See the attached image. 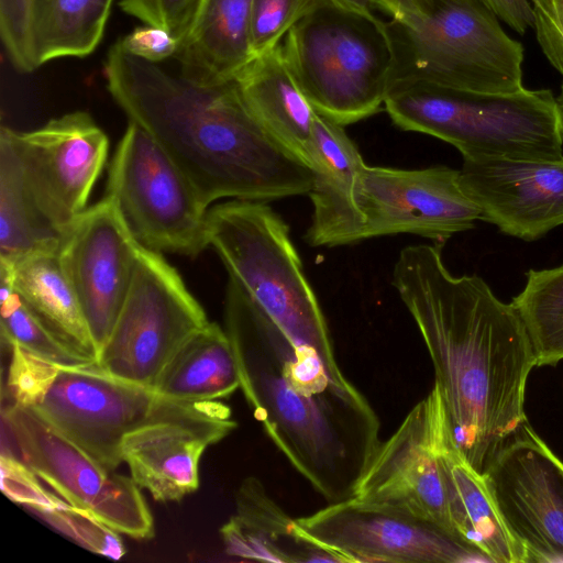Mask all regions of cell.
<instances>
[{
  "mask_svg": "<svg viewBox=\"0 0 563 563\" xmlns=\"http://www.w3.org/2000/svg\"><path fill=\"white\" fill-rule=\"evenodd\" d=\"M442 244L402 249L391 284L427 346L455 441L484 473L528 421L526 388L537 358L512 305L478 276H453Z\"/></svg>",
  "mask_w": 563,
  "mask_h": 563,
  "instance_id": "6da1fadb",
  "label": "cell"
},
{
  "mask_svg": "<svg viewBox=\"0 0 563 563\" xmlns=\"http://www.w3.org/2000/svg\"><path fill=\"white\" fill-rule=\"evenodd\" d=\"M224 330L253 416L294 468L329 504L354 496L380 445V422L365 396L296 345L229 276Z\"/></svg>",
  "mask_w": 563,
  "mask_h": 563,
  "instance_id": "7a4b0ae2",
  "label": "cell"
},
{
  "mask_svg": "<svg viewBox=\"0 0 563 563\" xmlns=\"http://www.w3.org/2000/svg\"><path fill=\"white\" fill-rule=\"evenodd\" d=\"M104 75L117 104L165 151L207 207L221 198L267 202L310 191L311 168L260 123L235 80L199 85L118 42Z\"/></svg>",
  "mask_w": 563,
  "mask_h": 563,
  "instance_id": "3957f363",
  "label": "cell"
},
{
  "mask_svg": "<svg viewBox=\"0 0 563 563\" xmlns=\"http://www.w3.org/2000/svg\"><path fill=\"white\" fill-rule=\"evenodd\" d=\"M384 106L400 130L440 139L463 158H563V118L549 89L481 93L396 81Z\"/></svg>",
  "mask_w": 563,
  "mask_h": 563,
  "instance_id": "277c9868",
  "label": "cell"
},
{
  "mask_svg": "<svg viewBox=\"0 0 563 563\" xmlns=\"http://www.w3.org/2000/svg\"><path fill=\"white\" fill-rule=\"evenodd\" d=\"M286 35V64L318 113L345 126L379 111L396 67L387 22L317 0Z\"/></svg>",
  "mask_w": 563,
  "mask_h": 563,
  "instance_id": "5b68a950",
  "label": "cell"
},
{
  "mask_svg": "<svg viewBox=\"0 0 563 563\" xmlns=\"http://www.w3.org/2000/svg\"><path fill=\"white\" fill-rule=\"evenodd\" d=\"M207 235L229 276L285 334L312 351L333 378L347 380L286 222L266 202L234 199L208 210Z\"/></svg>",
  "mask_w": 563,
  "mask_h": 563,
  "instance_id": "8992f818",
  "label": "cell"
},
{
  "mask_svg": "<svg viewBox=\"0 0 563 563\" xmlns=\"http://www.w3.org/2000/svg\"><path fill=\"white\" fill-rule=\"evenodd\" d=\"M387 23L396 55L393 84L481 93L523 88V47L482 0H430L421 13Z\"/></svg>",
  "mask_w": 563,
  "mask_h": 563,
  "instance_id": "52a82bcc",
  "label": "cell"
},
{
  "mask_svg": "<svg viewBox=\"0 0 563 563\" xmlns=\"http://www.w3.org/2000/svg\"><path fill=\"white\" fill-rule=\"evenodd\" d=\"M107 196L134 240L157 253L195 257L209 244V208L165 151L129 122L109 167Z\"/></svg>",
  "mask_w": 563,
  "mask_h": 563,
  "instance_id": "ba28073f",
  "label": "cell"
},
{
  "mask_svg": "<svg viewBox=\"0 0 563 563\" xmlns=\"http://www.w3.org/2000/svg\"><path fill=\"white\" fill-rule=\"evenodd\" d=\"M210 321L161 253L137 246L131 285L97 365L148 388L196 332Z\"/></svg>",
  "mask_w": 563,
  "mask_h": 563,
  "instance_id": "9c48e42d",
  "label": "cell"
},
{
  "mask_svg": "<svg viewBox=\"0 0 563 563\" xmlns=\"http://www.w3.org/2000/svg\"><path fill=\"white\" fill-rule=\"evenodd\" d=\"M2 419L22 461L65 501L133 539L154 536L153 516L131 476L102 466L29 407L12 402Z\"/></svg>",
  "mask_w": 563,
  "mask_h": 563,
  "instance_id": "30bf717a",
  "label": "cell"
},
{
  "mask_svg": "<svg viewBox=\"0 0 563 563\" xmlns=\"http://www.w3.org/2000/svg\"><path fill=\"white\" fill-rule=\"evenodd\" d=\"M159 399L152 388L115 377L97 363L59 365L31 409L102 466L114 471L122 463L124 438L147 421Z\"/></svg>",
  "mask_w": 563,
  "mask_h": 563,
  "instance_id": "8fae6325",
  "label": "cell"
},
{
  "mask_svg": "<svg viewBox=\"0 0 563 563\" xmlns=\"http://www.w3.org/2000/svg\"><path fill=\"white\" fill-rule=\"evenodd\" d=\"M18 157L24 181L45 218L62 234L87 209L109 151L103 130L85 111L19 132L1 126Z\"/></svg>",
  "mask_w": 563,
  "mask_h": 563,
  "instance_id": "7c38bea8",
  "label": "cell"
},
{
  "mask_svg": "<svg viewBox=\"0 0 563 563\" xmlns=\"http://www.w3.org/2000/svg\"><path fill=\"white\" fill-rule=\"evenodd\" d=\"M238 427L220 400H179L161 395L145 423L130 432L122 462L140 488L156 501H178L199 486L205 451Z\"/></svg>",
  "mask_w": 563,
  "mask_h": 563,
  "instance_id": "4fadbf2b",
  "label": "cell"
},
{
  "mask_svg": "<svg viewBox=\"0 0 563 563\" xmlns=\"http://www.w3.org/2000/svg\"><path fill=\"white\" fill-rule=\"evenodd\" d=\"M364 240L399 233L444 243L473 229L481 210L461 184L460 170L444 165L400 169L365 165L356 185Z\"/></svg>",
  "mask_w": 563,
  "mask_h": 563,
  "instance_id": "5bb4252c",
  "label": "cell"
},
{
  "mask_svg": "<svg viewBox=\"0 0 563 563\" xmlns=\"http://www.w3.org/2000/svg\"><path fill=\"white\" fill-rule=\"evenodd\" d=\"M297 522L342 562L485 561L430 522L354 497L331 503Z\"/></svg>",
  "mask_w": 563,
  "mask_h": 563,
  "instance_id": "9a60e30c",
  "label": "cell"
},
{
  "mask_svg": "<svg viewBox=\"0 0 563 563\" xmlns=\"http://www.w3.org/2000/svg\"><path fill=\"white\" fill-rule=\"evenodd\" d=\"M484 474L529 563L563 562V462L528 421L499 448Z\"/></svg>",
  "mask_w": 563,
  "mask_h": 563,
  "instance_id": "2e32d148",
  "label": "cell"
},
{
  "mask_svg": "<svg viewBox=\"0 0 563 563\" xmlns=\"http://www.w3.org/2000/svg\"><path fill=\"white\" fill-rule=\"evenodd\" d=\"M137 246L107 195L63 233L58 255L98 351L126 298Z\"/></svg>",
  "mask_w": 563,
  "mask_h": 563,
  "instance_id": "e0dca14e",
  "label": "cell"
},
{
  "mask_svg": "<svg viewBox=\"0 0 563 563\" xmlns=\"http://www.w3.org/2000/svg\"><path fill=\"white\" fill-rule=\"evenodd\" d=\"M353 497L430 522L459 541L444 476L432 443L427 397L380 443Z\"/></svg>",
  "mask_w": 563,
  "mask_h": 563,
  "instance_id": "ac0fdd59",
  "label": "cell"
},
{
  "mask_svg": "<svg viewBox=\"0 0 563 563\" xmlns=\"http://www.w3.org/2000/svg\"><path fill=\"white\" fill-rule=\"evenodd\" d=\"M461 184L481 220L525 241L563 224V158H463Z\"/></svg>",
  "mask_w": 563,
  "mask_h": 563,
  "instance_id": "d6986e66",
  "label": "cell"
},
{
  "mask_svg": "<svg viewBox=\"0 0 563 563\" xmlns=\"http://www.w3.org/2000/svg\"><path fill=\"white\" fill-rule=\"evenodd\" d=\"M426 397L456 538L486 562L529 563L527 549L507 523L486 475L475 470L459 448L435 383Z\"/></svg>",
  "mask_w": 563,
  "mask_h": 563,
  "instance_id": "ffe728a7",
  "label": "cell"
},
{
  "mask_svg": "<svg viewBox=\"0 0 563 563\" xmlns=\"http://www.w3.org/2000/svg\"><path fill=\"white\" fill-rule=\"evenodd\" d=\"M365 165L344 126L316 111L309 152L312 214L305 234L309 245L339 246L364 240L356 185Z\"/></svg>",
  "mask_w": 563,
  "mask_h": 563,
  "instance_id": "44dd1931",
  "label": "cell"
},
{
  "mask_svg": "<svg viewBox=\"0 0 563 563\" xmlns=\"http://www.w3.org/2000/svg\"><path fill=\"white\" fill-rule=\"evenodd\" d=\"M229 555L268 562H339L342 560L309 537L267 494L246 477L235 494V514L220 528Z\"/></svg>",
  "mask_w": 563,
  "mask_h": 563,
  "instance_id": "7402d4cb",
  "label": "cell"
},
{
  "mask_svg": "<svg viewBox=\"0 0 563 563\" xmlns=\"http://www.w3.org/2000/svg\"><path fill=\"white\" fill-rule=\"evenodd\" d=\"M251 5L252 0H205L174 56L179 75L206 86L235 80L255 57Z\"/></svg>",
  "mask_w": 563,
  "mask_h": 563,
  "instance_id": "603a6c76",
  "label": "cell"
},
{
  "mask_svg": "<svg viewBox=\"0 0 563 563\" xmlns=\"http://www.w3.org/2000/svg\"><path fill=\"white\" fill-rule=\"evenodd\" d=\"M235 81L260 123L309 166L316 110L291 75L282 44L255 56Z\"/></svg>",
  "mask_w": 563,
  "mask_h": 563,
  "instance_id": "cb8c5ba5",
  "label": "cell"
},
{
  "mask_svg": "<svg viewBox=\"0 0 563 563\" xmlns=\"http://www.w3.org/2000/svg\"><path fill=\"white\" fill-rule=\"evenodd\" d=\"M2 260L11 265L14 290L33 314L64 344L97 363L98 347L58 251Z\"/></svg>",
  "mask_w": 563,
  "mask_h": 563,
  "instance_id": "d4e9b609",
  "label": "cell"
},
{
  "mask_svg": "<svg viewBox=\"0 0 563 563\" xmlns=\"http://www.w3.org/2000/svg\"><path fill=\"white\" fill-rule=\"evenodd\" d=\"M240 388L231 341L218 323L191 335L159 374L153 390L179 400H220Z\"/></svg>",
  "mask_w": 563,
  "mask_h": 563,
  "instance_id": "484cf974",
  "label": "cell"
},
{
  "mask_svg": "<svg viewBox=\"0 0 563 563\" xmlns=\"http://www.w3.org/2000/svg\"><path fill=\"white\" fill-rule=\"evenodd\" d=\"M113 0H33L32 42L36 66L86 57L104 34Z\"/></svg>",
  "mask_w": 563,
  "mask_h": 563,
  "instance_id": "4316f807",
  "label": "cell"
},
{
  "mask_svg": "<svg viewBox=\"0 0 563 563\" xmlns=\"http://www.w3.org/2000/svg\"><path fill=\"white\" fill-rule=\"evenodd\" d=\"M62 236L37 207L12 145L0 133V257L57 252Z\"/></svg>",
  "mask_w": 563,
  "mask_h": 563,
  "instance_id": "83f0119b",
  "label": "cell"
},
{
  "mask_svg": "<svg viewBox=\"0 0 563 563\" xmlns=\"http://www.w3.org/2000/svg\"><path fill=\"white\" fill-rule=\"evenodd\" d=\"M522 320L537 358V366L563 360V264L530 269L521 292L511 301Z\"/></svg>",
  "mask_w": 563,
  "mask_h": 563,
  "instance_id": "f1b7e54d",
  "label": "cell"
},
{
  "mask_svg": "<svg viewBox=\"0 0 563 563\" xmlns=\"http://www.w3.org/2000/svg\"><path fill=\"white\" fill-rule=\"evenodd\" d=\"M1 301V338L60 366L95 364L57 339L26 307L15 290Z\"/></svg>",
  "mask_w": 563,
  "mask_h": 563,
  "instance_id": "f546056e",
  "label": "cell"
},
{
  "mask_svg": "<svg viewBox=\"0 0 563 563\" xmlns=\"http://www.w3.org/2000/svg\"><path fill=\"white\" fill-rule=\"evenodd\" d=\"M37 515L52 527L95 553L114 560L121 559L125 553L119 532L64 499L55 507L40 511Z\"/></svg>",
  "mask_w": 563,
  "mask_h": 563,
  "instance_id": "4dcf8cb0",
  "label": "cell"
},
{
  "mask_svg": "<svg viewBox=\"0 0 563 563\" xmlns=\"http://www.w3.org/2000/svg\"><path fill=\"white\" fill-rule=\"evenodd\" d=\"M317 0H252L251 36L255 56L280 44L282 38Z\"/></svg>",
  "mask_w": 563,
  "mask_h": 563,
  "instance_id": "1f68e13d",
  "label": "cell"
},
{
  "mask_svg": "<svg viewBox=\"0 0 563 563\" xmlns=\"http://www.w3.org/2000/svg\"><path fill=\"white\" fill-rule=\"evenodd\" d=\"M7 388L14 404L34 407L52 380L58 366L19 344H11Z\"/></svg>",
  "mask_w": 563,
  "mask_h": 563,
  "instance_id": "d6a6232c",
  "label": "cell"
},
{
  "mask_svg": "<svg viewBox=\"0 0 563 563\" xmlns=\"http://www.w3.org/2000/svg\"><path fill=\"white\" fill-rule=\"evenodd\" d=\"M33 0H0V34L13 66L23 73L37 68L32 42Z\"/></svg>",
  "mask_w": 563,
  "mask_h": 563,
  "instance_id": "836d02e7",
  "label": "cell"
},
{
  "mask_svg": "<svg viewBox=\"0 0 563 563\" xmlns=\"http://www.w3.org/2000/svg\"><path fill=\"white\" fill-rule=\"evenodd\" d=\"M205 0H120V9L145 24L162 27L179 41L189 33Z\"/></svg>",
  "mask_w": 563,
  "mask_h": 563,
  "instance_id": "e575fe53",
  "label": "cell"
},
{
  "mask_svg": "<svg viewBox=\"0 0 563 563\" xmlns=\"http://www.w3.org/2000/svg\"><path fill=\"white\" fill-rule=\"evenodd\" d=\"M1 489L14 503L21 504L35 514L51 509L63 498L47 492L34 471L23 461L4 452L0 456Z\"/></svg>",
  "mask_w": 563,
  "mask_h": 563,
  "instance_id": "d590c367",
  "label": "cell"
},
{
  "mask_svg": "<svg viewBox=\"0 0 563 563\" xmlns=\"http://www.w3.org/2000/svg\"><path fill=\"white\" fill-rule=\"evenodd\" d=\"M118 43L126 53L155 64L175 56L179 47L168 31L148 24L135 27Z\"/></svg>",
  "mask_w": 563,
  "mask_h": 563,
  "instance_id": "8d00e7d4",
  "label": "cell"
},
{
  "mask_svg": "<svg viewBox=\"0 0 563 563\" xmlns=\"http://www.w3.org/2000/svg\"><path fill=\"white\" fill-rule=\"evenodd\" d=\"M531 2L537 40L551 65L563 76V30L537 2ZM555 100L563 118V82Z\"/></svg>",
  "mask_w": 563,
  "mask_h": 563,
  "instance_id": "74e56055",
  "label": "cell"
},
{
  "mask_svg": "<svg viewBox=\"0 0 563 563\" xmlns=\"http://www.w3.org/2000/svg\"><path fill=\"white\" fill-rule=\"evenodd\" d=\"M483 3L517 33L523 34L534 24V10L529 0H482Z\"/></svg>",
  "mask_w": 563,
  "mask_h": 563,
  "instance_id": "f35d334b",
  "label": "cell"
},
{
  "mask_svg": "<svg viewBox=\"0 0 563 563\" xmlns=\"http://www.w3.org/2000/svg\"><path fill=\"white\" fill-rule=\"evenodd\" d=\"M429 1L430 0H384L388 15L396 20L421 13Z\"/></svg>",
  "mask_w": 563,
  "mask_h": 563,
  "instance_id": "ab89813d",
  "label": "cell"
},
{
  "mask_svg": "<svg viewBox=\"0 0 563 563\" xmlns=\"http://www.w3.org/2000/svg\"><path fill=\"white\" fill-rule=\"evenodd\" d=\"M335 3L368 15H377L378 12L388 15L387 7L384 0H332Z\"/></svg>",
  "mask_w": 563,
  "mask_h": 563,
  "instance_id": "60d3db41",
  "label": "cell"
},
{
  "mask_svg": "<svg viewBox=\"0 0 563 563\" xmlns=\"http://www.w3.org/2000/svg\"><path fill=\"white\" fill-rule=\"evenodd\" d=\"M537 2L563 30V0H531Z\"/></svg>",
  "mask_w": 563,
  "mask_h": 563,
  "instance_id": "b9f144b4",
  "label": "cell"
}]
</instances>
